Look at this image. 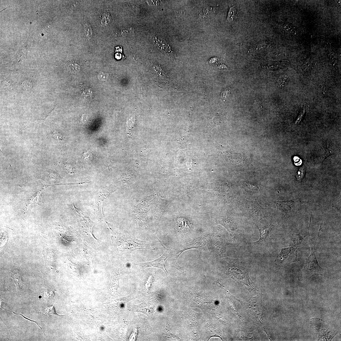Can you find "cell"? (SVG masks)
Here are the masks:
<instances>
[{
    "instance_id": "6da1fadb",
    "label": "cell",
    "mask_w": 341,
    "mask_h": 341,
    "mask_svg": "<svg viewBox=\"0 0 341 341\" xmlns=\"http://www.w3.org/2000/svg\"><path fill=\"white\" fill-rule=\"evenodd\" d=\"M310 239L311 253L307 259L303 270L307 276L312 277L316 275L323 274L326 271L319 265L316 255V243H315L311 238Z\"/></svg>"
},
{
    "instance_id": "7a4b0ae2",
    "label": "cell",
    "mask_w": 341,
    "mask_h": 341,
    "mask_svg": "<svg viewBox=\"0 0 341 341\" xmlns=\"http://www.w3.org/2000/svg\"><path fill=\"white\" fill-rule=\"evenodd\" d=\"M160 241L165 250V253L161 257L151 262L144 263H139L136 265H139L143 268L150 267H155L159 268L164 271L166 275L168 276L169 275V273L166 269L165 262L166 260L168 257V255L170 253V251L169 250L166 248L161 242Z\"/></svg>"
},
{
    "instance_id": "3957f363",
    "label": "cell",
    "mask_w": 341,
    "mask_h": 341,
    "mask_svg": "<svg viewBox=\"0 0 341 341\" xmlns=\"http://www.w3.org/2000/svg\"><path fill=\"white\" fill-rule=\"evenodd\" d=\"M270 206L277 208L286 214L294 213L298 209L297 202L291 201H274L271 202Z\"/></svg>"
},
{
    "instance_id": "277c9868",
    "label": "cell",
    "mask_w": 341,
    "mask_h": 341,
    "mask_svg": "<svg viewBox=\"0 0 341 341\" xmlns=\"http://www.w3.org/2000/svg\"><path fill=\"white\" fill-rule=\"evenodd\" d=\"M296 249L297 247H294L282 249L276 261L279 264H282L285 262H294L297 258V256L295 253Z\"/></svg>"
},
{
    "instance_id": "5b68a950",
    "label": "cell",
    "mask_w": 341,
    "mask_h": 341,
    "mask_svg": "<svg viewBox=\"0 0 341 341\" xmlns=\"http://www.w3.org/2000/svg\"><path fill=\"white\" fill-rule=\"evenodd\" d=\"M246 209L250 215L253 217L261 218L264 214V209L260 205L257 201H247L246 202Z\"/></svg>"
},
{
    "instance_id": "8992f818",
    "label": "cell",
    "mask_w": 341,
    "mask_h": 341,
    "mask_svg": "<svg viewBox=\"0 0 341 341\" xmlns=\"http://www.w3.org/2000/svg\"><path fill=\"white\" fill-rule=\"evenodd\" d=\"M111 192H104L97 194L96 197V204L95 210L100 212L104 215L103 212V206L107 198L110 195Z\"/></svg>"
},
{
    "instance_id": "52a82bcc",
    "label": "cell",
    "mask_w": 341,
    "mask_h": 341,
    "mask_svg": "<svg viewBox=\"0 0 341 341\" xmlns=\"http://www.w3.org/2000/svg\"><path fill=\"white\" fill-rule=\"evenodd\" d=\"M10 274L14 283L17 287V293L19 294H21L23 284L21 273L18 270L15 269L11 271Z\"/></svg>"
},
{
    "instance_id": "ba28073f",
    "label": "cell",
    "mask_w": 341,
    "mask_h": 341,
    "mask_svg": "<svg viewBox=\"0 0 341 341\" xmlns=\"http://www.w3.org/2000/svg\"><path fill=\"white\" fill-rule=\"evenodd\" d=\"M218 222L225 227L231 234L236 232V228L234 222L228 218L222 217L218 219Z\"/></svg>"
},
{
    "instance_id": "9c48e42d",
    "label": "cell",
    "mask_w": 341,
    "mask_h": 341,
    "mask_svg": "<svg viewBox=\"0 0 341 341\" xmlns=\"http://www.w3.org/2000/svg\"><path fill=\"white\" fill-rule=\"evenodd\" d=\"M258 227L260 232L259 241H262L265 240L267 237H268L271 233V231L274 228L273 226H270L269 227L265 229H260Z\"/></svg>"
},
{
    "instance_id": "30bf717a",
    "label": "cell",
    "mask_w": 341,
    "mask_h": 341,
    "mask_svg": "<svg viewBox=\"0 0 341 341\" xmlns=\"http://www.w3.org/2000/svg\"><path fill=\"white\" fill-rule=\"evenodd\" d=\"M230 9L227 16V19L229 21H233L237 17V13L236 8L234 6L230 7Z\"/></svg>"
},
{
    "instance_id": "8fae6325",
    "label": "cell",
    "mask_w": 341,
    "mask_h": 341,
    "mask_svg": "<svg viewBox=\"0 0 341 341\" xmlns=\"http://www.w3.org/2000/svg\"><path fill=\"white\" fill-rule=\"evenodd\" d=\"M111 17L110 14L108 12H105L103 15L102 18L100 20V23L103 25H108L110 22Z\"/></svg>"
},
{
    "instance_id": "7c38bea8",
    "label": "cell",
    "mask_w": 341,
    "mask_h": 341,
    "mask_svg": "<svg viewBox=\"0 0 341 341\" xmlns=\"http://www.w3.org/2000/svg\"><path fill=\"white\" fill-rule=\"evenodd\" d=\"M170 326L168 325L165 329V335L166 338L172 340H181L178 337L170 333Z\"/></svg>"
},
{
    "instance_id": "4fadbf2b",
    "label": "cell",
    "mask_w": 341,
    "mask_h": 341,
    "mask_svg": "<svg viewBox=\"0 0 341 341\" xmlns=\"http://www.w3.org/2000/svg\"><path fill=\"white\" fill-rule=\"evenodd\" d=\"M67 69L68 71L70 72L76 73L80 70V68L79 64L71 62L68 65Z\"/></svg>"
},
{
    "instance_id": "5bb4252c",
    "label": "cell",
    "mask_w": 341,
    "mask_h": 341,
    "mask_svg": "<svg viewBox=\"0 0 341 341\" xmlns=\"http://www.w3.org/2000/svg\"><path fill=\"white\" fill-rule=\"evenodd\" d=\"M84 33L85 36L88 39H90L92 34V31L91 26L87 24H85L84 26Z\"/></svg>"
},
{
    "instance_id": "9a60e30c",
    "label": "cell",
    "mask_w": 341,
    "mask_h": 341,
    "mask_svg": "<svg viewBox=\"0 0 341 341\" xmlns=\"http://www.w3.org/2000/svg\"><path fill=\"white\" fill-rule=\"evenodd\" d=\"M303 238L300 233L298 234H294L291 240L293 241L296 245H299L302 242Z\"/></svg>"
},
{
    "instance_id": "2e32d148",
    "label": "cell",
    "mask_w": 341,
    "mask_h": 341,
    "mask_svg": "<svg viewBox=\"0 0 341 341\" xmlns=\"http://www.w3.org/2000/svg\"><path fill=\"white\" fill-rule=\"evenodd\" d=\"M44 313L45 314L50 316L58 315L56 313L54 306L46 308L45 309Z\"/></svg>"
},
{
    "instance_id": "e0dca14e",
    "label": "cell",
    "mask_w": 341,
    "mask_h": 341,
    "mask_svg": "<svg viewBox=\"0 0 341 341\" xmlns=\"http://www.w3.org/2000/svg\"><path fill=\"white\" fill-rule=\"evenodd\" d=\"M23 87L27 90H29L33 87V84L30 80L24 81L22 83Z\"/></svg>"
},
{
    "instance_id": "ac0fdd59",
    "label": "cell",
    "mask_w": 341,
    "mask_h": 341,
    "mask_svg": "<svg viewBox=\"0 0 341 341\" xmlns=\"http://www.w3.org/2000/svg\"><path fill=\"white\" fill-rule=\"evenodd\" d=\"M304 173H305V169L304 168L302 167L300 168L296 173V177L298 179L301 180L304 177Z\"/></svg>"
},
{
    "instance_id": "d6986e66",
    "label": "cell",
    "mask_w": 341,
    "mask_h": 341,
    "mask_svg": "<svg viewBox=\"0 0 341 341\" xmlns=\"http://www.w3.org/2000/svg\"><path fill=\"white\" fill-rule=\"evenodd\" d=\"M52 135L54 136L55 139L59 141H62L63 139V137L62 135L57 132L54 131V132H53Z\"/></svg>"
},
{
    "instance_id": "ffe728a7",
    "label": "cell",
    "mask_w": 341,
    "mask_h": 341,
    "mask_svg": "<svg viewBox=\"0 0 341 341\" xmlns=\"http://www.w3.org/2000/svg\"><path fill=\"white\" fill-rule=\"evenodd\" d=\"M287 79L284 76L279 77L278 80V83L279 86H282L285 83Z\"/></svg>"
},
{
    "instance_id": "44dd1931",
    "label": "cell",
    "mask_w": 341,
    "mask_h": 341,
    "mask_svg": "<svg viewBox=\"0 0 341 341\" xmlns=\"http://www.w3.org/2000/svg\"><path fill=\"white\" fill-rule=\"evenodd\" d=\"M324 154L323 155V162H324V160L325 159H326V158L327 157H328V156H329L330 155H331V154H332V153H331V152L330 151H329V150H328V147H327L326 148V153H324Z\"/></svg>"
},
{
    "instance_id": "7402d4cb",
    "label": "cell",
    "mask_w": 341,
    "mask_h": 341,
    "mask_svg": "<svg viewBox=\"0 0 341 341\" xmlns=\"http://www.w3.org/2000/svg\"><path fill=\"white\" fill-rule=\"evenodd\" d=\"M2 308H3V307H2ZM4 308V309H5V308ZM5 310H6V309H5ZM7 310V311H10V312H13V313L14 314H18V315H21V316H23V318H25V319H27V320H30V321H31V322H34L35 323H36V324H37V325L38 326H39V327H40V329H41V330H42V331L44 333V334H44V332L43 331V330H42V328H41V327H40V326L39 325H38V324L37 323H36V322L35 321H34V320H31L30 319H28V318H26L25 317V316H23V315L22 314H18L16 313H15L14 312H13V311H10L8 310Z\"/></svg>"
},
{
    "instance_id": "603a6c76",
    "label": "cell",
    "mask_w": 341,
    "mask_h": 341,
    "mask_svg": "<svg viewBox=\"0 0 341 341\" xmlns=\"http://www.w3.org/2000/svg\"><path fill=\"white\" fill-rule=\"evenodd\" d=\"M330 59L332 63H335V56L334 55L332 54L330 56Z\"/></svg>"
}]
</instances>
